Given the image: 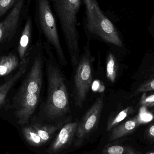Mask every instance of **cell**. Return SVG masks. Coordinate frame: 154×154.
<instances>
[{"label":"cell","mask_w":154,"mask_h":154,"mask_svg":"<svg viewBox=\"0 0 154 154\" xmlns=\"http://www.w3.org/2000/svg\"><path fill=\"white\" fill-rule=\"evenodd\" d=\"M60 22L69 53L71 64L76 66L79 60L78 14L81 0H49Z\"/></svg>","instance_id":"6da1fadb"},{"label":"cell","mask_w":154,"mask_h":154,"mask_svg":"<svg viewBox=\"0 0 154 154\" xmlns=\"http://www.w3.org/2000/svg\"><path fill=\"white\" fill-rule=\"evenodd\" d=\"M48 95L44 112L51 119H55L69 111L68 92L65 79L58 68L47 66Z\"/></svg>","instance_id":"7a4b0ae2"},{"label":"cell","mask_w":154,"mask_h":154,"mask_svg":"<svg viewBox=\"0 0 154 154\" xmlns=\"http://www.w3.org/2000/svg\"><path fill=\"white\" fill-rule=\"evenodd\" d=\"M83 1L86 10L85 24L88 31L107 43L123 47V42L117 31L103 13L97 0Z\"/></svg>","instance_id":"3957f363"},{"label":"cell","mask_w":154,"mask_h":154,"mask_svg":"<svg viewBox=\"0 0 154 154\" xmlns=\"http://www.w3.org/2000/svg\"><path fill=\"white\" fill-rule=\"evenodd\" d=\"M38 20L42 31L50 44L55 48L58 57L62 65L66 64L57 29V23L51 11L49 0H38Z\"/></svg>","instance_id":"277c9868"},{"label":"cell","mask_w":154,"mask_h":154,"mask_svg":"<svg viewBox=\"0 0 154 154\" xmlns=\"http://www.w3.org/2000/svg\"><path fill=\"white\" fill-rule=\"evenodd\" d=\"M92 57L87 45L79 59L75 76V101L76 105L82 108L92 81Z\"/></svg>","instance_id":"5b68a950"},{"label":"cell","mask_w":154,"mask_h":154,"mask_svg":"<svg viewBox=\"0 0 154 154\" xmlns=\"http://www.w3.org/2000/svg\"><path fill=\"white\" fill-rule=\"evenodd\" d=\"M104 106L103 96L99 97L86 112L79 124L76 133V145H80L90 132L97 125Z\"/></svg>","instance_id":"8992f818"},{"label":"cell","mask_w":154,"mask_h":154,"mask_svg":"<svg viewBox=\"0 0 154 154\" xmlns=\"http://www.w3.org/2000/svg\"><path fill=\"white\" fill-rule=\"evenodd\" d=\"M42 79V58L38 55L35 58L30 71L20 88L18 95L40 93Z\"/></svg>","instance_id":"52a82bcc"},{"label":"cell","mask_w":154,"mask_h":154,"mask_svg":"<svg viewBox=\"0 0 154 154\" xmlns=\"http://www.w3.org/2000/svg\"><path fill=\"white\" fill-rule=\"evenodd\" d=\"M40 93L26 94L18 95L17 102L14 115L18 119L19 125H24L28 124L32 114L34 113L38 104Z\"/></svg>","instance_id":"ba28073f"},{"label":"cell","mask_w":154,"mask_h":154,"mask_svg":"<svg viewBox=\"0 0 154 154\" xmlns=\"http://www.w3.org/2000/svg\"><path fill=\"white\" fill-rule=\"evenodd\" d=\"M25 0H19L6 18L0 22V44L10 41L15 35Z\"/></svg>","instance_id":"9c48e42d"},{"label":"cell","mask_w":154,"mask_h":154,"mask_svg":"<svg viewBox=\"0 0 154 154\" xmlns=\"http://www.w3.org/2000/svg\"><path fill=\"white\" fill-rule=\"evenodd\" d=\"M78 123L70 122L64 126L60 130L55 141L48 150L51 154L57 153L66 147L76 133Z\"/></svg>","instance_id":"30bf717a"},{"label":"cell","mask_w":154,"mask_h":154,"mask_svg":"<svg viewBox=\"0 0 154 154\" xmlns=\"http://www.w3.org/2000/svg\"><path fill=\"white\" fill-rule=\"evenodd\" d=\"M30 57L28 56L22 60L18 71L7 81L0 86V108L3 106L6 100L8 93L16 82L26 72L29 62Z\"/></svg>","instance_id":"8fae6325"},{"label":"cell","mask_w":154,"mask_h":154,"mask_svg":"<svg viewBox=\"0 0 154 154\" xmlns=\"http://www.w3.org/2000/svg\"><path fill=\"white\" fill-rule=\"evenodd\" d=\"M141 125L137 116L114 128L109 136V141H115L132 133Z\"/></svg>","instance_id":"7c38bea8"},{"label":"cell","mask_w":154,"mask_h":154,"mask_svg":"<svg viewBox=\"0 0 154 154\" xmlns=\"http://www.w3.org/2000/svg\"><path fill=\"white\" fill-rule=\"evenodd\" d=\"M32 24L30 18H28L20 40L17 50L21 60L25 58L29 47L31 38Z\"/></svg>","instance_id":"4fadbf2b"},{"label":"cell","mask_w":154,"mask_h":154,"mask_svg":"<svg viewBox=\"0 0 154 154\" xmlns=\"http://www.w3.org/2000/svg\"><path fill=\"white\" fill-rule=\"evenodd\" d=\"M20 63L16 55L10 53L0 58V77L5 76L17 67Z\"/></svg>","instance_id":"5bb4252c"},{"label":"cell","mask_w":154,"mask_h":154,"mask_svg":"<svg viewBox=\"0 0 154 154\" xmlns=\"http://www.w3.org/2000/svg\"><path fill=\"white\" fill-rule=\"evenodd\" d=\"M32 126L38 133L42 140L43 144L46 143L52 137V135L57 129V127L49 125H42L38 124H35Z\"/></svg>","instance_id":"9a60e30c"},{"label":"cell","mask_w":154,"mask_h":154,"mask_svg":"<svg viewBox=\"0 0 154 154\" xmlns=\"http://www.w3.org/2000/svg\"><path fill=\"white\" fill-rule=\"evenodd\" d=\"M22 132L24 138L31 145L38 146L43 144L41 138L32 126L23 128Z\"/></svg>","instance_id":"2e32d148"},{"label":"cell","mask_w":154,"mask_h":154,"mask_svg":"<svg viewBox=\"0 0 154 154\" xmlns=\"http://www.w3.org/2000/svg\"><path fill=\"white\" fill-rule=\"evenodd\" d=\"M106 76L109 81L114 82L116 81L117 73V64L113 54L109 53L106 65Z\"/></svg>","instance_id":"e0dca14e"},{"label":"cell","mask_w":154,"mask_h":154,"mask_svg":"<svg viewBox=\"0 0 154 154\" xmlns=\"http://www.w3.org/2000/svg\"><path fill=\"white\" fill-rule=\"evenodd\" d=\"M103 154H137L134 149L129 146L115 145L105 147Z\"/></svg>","instance_id":"ac0fdd59"},{"label":"cell","mask_w":154,"mask_h":154,"mask_svg":"<svg viewBox=\"0 0 154 154\" xmlns=\"http://www.w3.org/2000/svg\"><path fill=\"white\" fill-rule=\"evenodd\" d=\"M132 109L130 107H128L119 112L115 117L111 119L107 125V131H110L116 127L119 123L126 118L128 115L132 112Z\"/></svg>","instance_id":"d6986e66"},{"label":"cell","mask_w":154,"mask_h":154,"mask_svg":"<svg viewBox=\"0 0 154 154\" xmlns=\"http://www.w3.org/2000/svg\"><path fill=\"white\" fill-rule=\"evenodd\" d=\"M137 116L141 125L149 123L154 119L153 115L147 111L146 107L145 106H142L140 108Z\"/></svg>","instance_id":"ffe728a7"},{"label":"cell","mask_w":154,"mask_h":154,"mask_svg":"<svg viewBox=\"0 0 154 154\" xmlns=\"http://www.w3.org/2000/svg\"><path fill=\"white\" fill-rule=\"evenodd\" d=\"M19 0H0V17L4 15Z\"/></svg>","instance_id":"44dd1931"},{"label":"cell","mask_w":154,"mask_h":154,"mask_svg":"<svg viewBox=\"0 0 154 154\" xmlns=\"http://www.w3.org/2000/svg\"><path fill=\"white\" fill-rule=\"evenodd\" d=\"M153 90H154V78L141 85L135 91L134 95L136 96L141 92H146Z\"/></svg>","instance_id":"7402d4cb"},{"label":"cell","mask_w":154,"mask_h":154,"mask_svg":"<svg viewBox=\"0 0 154 154\" xmlns=\"http://www.w3.org/2000/svg\"><path fill=\"white\" fill-rule=\"evenodd\" d=\"M146 93H144L141 97L140 104L145 106H152L154 105V94L146 97Z\"/></svg>","instance_id":"603a6c76"},{"label":"cell","mask_w":154,"mask_h":154,"mask_svg":"<svg viewBox=\"0 0 154 154\" xmlns=\"http://www.w3.org/2000/svg\"><path fill=\"white\" fill-rule=\"evenodd\" d=\"M146 134L150 139L154 140V123L149 127Z\"/></svg>","instance_id":"cb8c5ba5"},{"label":"cell","mask_w":154,"mask_h":154,"mask_svg":"<svg viewBox=\"0 0 154 154\" xmlns=\"http://www.w3.org/2000/svg\"><path fill=\"white\" fill-rule=\"evenodd\" d=\"M146 154H154V152H150Z\"/></svg>","instance_id":"d4e9b609"}]
</instances>
